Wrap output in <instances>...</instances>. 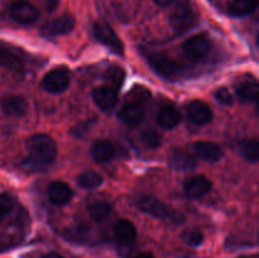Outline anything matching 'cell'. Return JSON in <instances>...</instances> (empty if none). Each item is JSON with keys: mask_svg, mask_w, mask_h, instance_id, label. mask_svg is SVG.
I'll use <instances>...</instances> for the list:
<instances>
[{"mask_svg": "<svg viewBox=\"0 0 259 258\" xmlns=\"http://www.w3.org/2000/svg\"><path fill=\"white\" fill-rule=\"evenodd\" d=\"M29 159L37 166H46L55 161L57 146L47 134H35L27 142Z\"/></svg>", "mask_w": 259, "mask_h": 258, "instance_id": "obj_1", "label": "cell"}, {"mask_svg": "<svg viewBox=\"0 0 259 258\" xmlns=\"http://www.w3.org/2000/svg\"><path fill=\"white\" fill-rule=\"evenodd\" d=\"M134 98L126 100V103L121 106L119 110V119L124 124L131 126H136L143 121L146 116V109H144V101L149 98V93L143 88H136L132 91ZM149 100V99H148Z\"/></svg>", "mask_w": 259, "mask_h": 258, "instance_id": "obj_2", "label": "cell"}, {"mask_svg": "<svg viewBox=\"0 0 259 258\" xmlns=\"http://www.w3.org/2000/svg\"><path fill=\"white\" fill-rule=\"evenodd\" d=\"M197 22V13L189 2H181L172 9L169 23L176 33H184L194 27Z\"/></svg>", "mask_w": 259, "mask_h": 258, "instance_id": "obj_3", "label": "cell"}, {"mask_svg": "<svg viewBox=\"0 0 259 258\" xmlns=\"http://www.w3.org/2000/svg\"><path fill=\"white\" fill-rule=\"evenodd\" d=\"M94 35H95L96 39L104 45L105 47H108L115 55L121 56L124 53V46L123 42L120 40V38L118 37V34L115 33V30L111 28V25L109 23L104 22V20H99L94 24L93 28Z\"/></svg>", "mask_w": 259, "mask_h": 258, "instance_id": "obj_4", "label": "cell"}, {"mask_svg": "<svg viewBox=\"0 0 259 258\" xmlns=\"http://www.w3.org/2000/svg\"><path fill=\"white\" fill-rule=\"evenodd\" d=\"M147 62L152 67V70L159 76L164 78H174L181 73V66L174 60V58L168 57L166 55H161V53H154V55L147 56Z\"/></svg>", "mask_w": 259, "mask_h": 258, "instance_id": "obj_5", "label": "cell"}, {"mask_svg": "<svg viewBox=\"0 0 259 258\" xmlns=\"http://www.w3.org/2000/svg\"><path fill=\"white\" fill-rule=\"evenodd\" d=\"M70 73L66 68H56L48 72L42 80V88L50 94L63 93L70 86Z\"/></svg>", "mask_w": 259, "mask_h": 258, "instance_id": "obj_6", "label": "cell"}, {"mask_svg": "<svg viewBox=\"0 0 259 258\" xmlns=\"http://www.w3.org/2000/svg\"><path fill=\"white\" fill-rule=\"evenodd\" d=\"M0 66L13 72H22L24 68L22 52L14 46L0 40Z\"/></svg>", "mask_w": 259, "mask_h": 258, "instance_id": "obj_7", "label": "cell"}, {"mask_svg": "<svg viewBox=\"0 0 259 258\" xmlns=\"http://www.w3.org/2000/svg\"><path fill=\"white\" fill-rule=\"evenodd\" d=\"M185 55L187 58L192 61H201L202 58L206 57L211 51V42L205 35H194L189 38L182 46Z\"/></svg>", "mask_w": 259, "mask_h": 258, "instance_id": "obj_8", "label": "cell"}, {"mask_svg": "<svg viewBox=\"0 0 259 258\" xmlns=\"http://www.w3.org/2000/svg\"><path fill=\"white\" fill-rule=\"evenodd\" d=\"M9 14L13 20L20 24H30L39 18V12L32 3L27 0H17L9 8Z\"/></svg>", "mask_w": 259, "mask_h": 258, "instance_id": "obj_9", "label": "cell"}, {"mask_svg": "<svg viewBox=\"0 0 259 258\" xmlns=\"http://www.w3.org/2000/svg\"><path fill=\"white\" fill-rule=\"evenodd\" d=\"M73 28H75V19H73V17L65 14L43 25L40 33L45 37H58V35L67 34Z\"/></svg>", "mask_w": 259, "mask_h": 258, "instance_id": "obj_10", "label": "cell"}, {"mask_svg": "<svg viewBox=\"0 0 259 258\" xmlns=\"http://www.w3.org/2000/svg\"><path fill=\"white\" fill-rule=\"evenodd\" d=\"M137 205L139 209L146 214L151 215L153 218H158V219H164L169 215V209L162 200L157 199L154 196H149V195H144V196L138 197L137 200Z\"/></svg>", "mask_w": 259, "mask_h": 258, "instance_id": "obj_11", "label": "cell"}, {"mask_svg": "<svg viewBox=\"0 0 259 258\" xmlns=\"http://www.w3.org/2000/svg\"><path fill=\"white\" fill-rule=\"evenodd\" d=\"M94 103L101 111H111L118 103V90L111 86H100L93 91Z\"/></svg>", "mask_w": 259, "mask_h": 258, "instance_id": "obj_12", "label": "cell"}, {"mask_svg": "<svg viewBox=\"0 0 259 258\" xmlns=\"http://www.w3.org/2000/svg\"><path fill=\"white\" fill-rule=\"evenodd\" d=\"M168 164L176 171H191L197 162L190 152L181 148H175L168 154Z\"/></svg>", "mask_w": 259, "mask_h": 258, "instance_id": "obj_13", "label": "cell"}, {"mask_svg": "<svg viewBox=\"0 0 259 258\" xmlns=\"http://www.w3.org/2000/svg\"><path fill=\"white\" fill-rule=\"evenodd\" d=\"M187 115L190 120L199 125H204L211 121L212 111L206 103L201 100H194L187 105Z\"/></svg>", "mask_w": 259, "mask_h": 258, "instance_id": "obj_14", "label": "cell"}, {"mask_svg": "<svg viewBox=\"0 0 259 258\" xmlns=\"http://www.w3.org/2000/svg\"><path fill=\"white\" fill-rule=\"evenodd\" d=\"M211 190V181L206 176H195L185 182V192L191 199H200L209 194Z\"/></svg>", "mask_w": 259, "mask_h": 258, "instance_id": "obj_15", "label": "cell"}, {"mask_svg": "<svg viewBox=\"0 0 259 258\" xmlns=\"http://www.w3.org/2000/svg\"><path fill=\"white\" fill-rule=\"evenodd\" d=\"M194 152L199 158L206 162H219L224 156L223 149L212 142H196L194 144Z\"/></svg>", "mask_w": 259, "mask_h": 258, "instance_id": "obj_16", "label": "cell"}, {"mask_svg": "<svg viewBox=\"0 0 259 258\" xmlns=\"http://www.w3.org/2000/svg\"><path fill=\"white\" fill-rule=\"evenodd\" d=\"M114 235L121 244H132L137 239V229L128 219H120L114 225Z\"/></svg>", "mask_w": 259, "mask_h": 258, "instance_id": "obj_17", "label": "cell"}, {"mask_svg": "<svg viewBox=\"0 0 259 258\" xmlns=\"http://www.w3.org/2000/svg\"><path fill=\"white\" fill-rule=\"evenodd\" d=\"M47 194L51 202L56 205H65L70 202L72 197V190L66 182L56 181L48 186Z\"/></svg>", "mask_w": 259, "mask_h": 258, "instance_id": "obj_18", "label": "cell"}, {"mask_svg": "<svg viewBox=\"0 0 259 258\" xmlns=\"http://www.w3.org/2000/svg\"><path fill=\"white\" fill-rule=\"evenodd\" d=\"M180 121H181V115L174 105L166 104L161 106L157 114V123L159 126L163 129H174L175 126L179 125Z\"/></svg>", "mask_w": 259, "mask_h": 258, "instance_id": "obj_19", "label": "cell"}, {"mask_svg": "<svg viewBox=\"0 0 259 258\" xmlns=\"http://www.w3.org/2000/svg\"><path fill=\"white\" fill-rule=\"evenodd\" d=\"M2 109L7 115L19 118L27 113L28 103L22 96H9L2 101Z\"/></svg>", "mask_w": 259, "mask_h": 258, "instance_id": "obj_20", "label": "cell"}, {"mask_svg": "<svg viewBox=\"0 0 259 258\" xmlns=\"http://www.w3.org/2000/svg\"><path fill=\"white\" fill-rule=\"evenodd\" d=\"M91 157L98 163L110 162L115 156V147L109 141H98L94 143L90 151Z\"/></svg>", "mask_w": 259, "mask_h": 258, "instance_id": "obj_21", "label": "cell"}, {"mask_svg": "<svg viewBox=\"0 0 259 258\" xmlns=\"http://www.w3.org/2000/svg\"><path fill=\"white\" fill-rule=\"evenodd\" d=\"M258 0H232L229 3V14L233 17H245L255 10Z\"/></svg>", "mask_w": 259, "mask_h": 258, "instance_id": "obj_22", "label": "cell"}, {"mask_svg": "<svg viewBox=\"0 0 259 258\" xmlns=\"http://www.w3.org/2000/svg\"><path fill=\"white\" fill-rule=\"evenodd\" d=\"M259 86L255 80L244 81L237 86V94L242 100L244 101H255L258 99Z\"/></svg>", "mask_w": 259, "mask_h": 258, "instance_id": "obj_23", "label": "cell"}, {"mask_svg": "<svg viewBox=\"0 0 259 258\" xmlns=\"http://www.w3.org/2000/svg\"><path fill=\"white\" fill-rule=\"evenodd\" d=\"M239 151L247 161L255 163L259 159V142L257 139H245L240 142Z\"/></svg>", "mask_w": 259, "mask_h": 258, "instance_id": "obj_24", "label": "cell"}, {"mask_svg": "<svg viewBox=\"0 0 259 258\" xmlns=\"http://www.w3.org/2000/svg\"><path fill=\"white\" fill-rule=\"evenodd\" d=\"M89 215L95 222H103L110 215L111 206L106 201H94L88 207Z\"/></svg>", "mask_w": 259, "mask_h": 258, "instance_id": "obj_25", "label": "cell"}, {"mask_svg": "<svg viewBox=\"0 0 259 258\" xmlns=\"http://www.w3.org/2000/svg\"><path fill=\"white\" fill-rule=\"evenodd\" d=\"M77 182L82 189H96L103 184V177L95 171H85L77 177Z\"/></svg>", "mask_w": 259, "mask_h": 258, "instance_id": "obj_26", "label": "cell"}, {"mask_svg": "<svg viewBox=\"0 0 259 258\" xmlns=\"http://www.w3.org/2000/svg\"><path fill=\"white\" fill-rule=\"evenodd\" d=\"M15 201L10 195L0 194V223L13 211Z\"/></svg>", "mask_w": 259, "mask_h": 258, "instance_id": "obj_27", "label": "cell"}, {"mask_svg": "<svg viewBox=\"0 0 259 258\" xmlns=\"http://www.w3.org/2000/svg\"><path fill=\"white\" fill-rule=\"evenodd\" d=\"M141 142L147 147V148H157L161 144V139H159L158 133H156L152 129L144 131L141 136Z\"/></svg>", "mask_w": 259, "mask_h": 258, "instance_id": "obj_28", "label": "cell"}, {"mask_svg": "<svg viewBox=\"0 0 259 258\" xmlns=\"http://www.w3.org/2000/svg\"><path fill=\"white\" fill-rule=\"evenodd\" d=\"M106 77H108L106 80L111 83V85L109 86H111V88L118 90L119 86H120L124 81V71L121 70L120 67H113L108 71Z\"/></svg>", "mask_w": 259, "mask_h": 258, "instance_id": "obj_29", "label": "cell"}, {"mask_svg": "<svg viewBox=\"0 0 259 258\" xmlns=\"http://www.w3.org/2000/svg\"><path fill=\"white\" fill-rule=\"evenodd\" d=\"M184 240L191 247H199L204 242V234L199 229L189 230L184 234Z\"/></svg>", "mask_w": 259, "mask_h": 258, "instance_id": "obj_30", "label": "cell"}, {"mask_svg": "<svg viewBox=\"0 0 259 258\" xmlns=\"http://www.w3.org/2000/svg\"><path fill=\"white\" fill-rule=\"evenodd\" d=\"M215 99L224 105H232L233 96L227 88H220L215 91Z\"/></svg>", "mask_w": 259, "mask_h": 258, "instance_id": "obj_31", "label": "cell"}, {"mask_svg": "<svg viewBox=\"0 0 259 258\" xmlns=\"http://www.w3.org/2000/svg\"><path fill=\"white\" fill-rule=\"evenodd\" d=\"M42 2L45 3L46 8H47L50 12H52V10L58 5V0H42Z\"/></svg>", "mask_w": 259, "mask_h": 258, "instance_id": "obj_32", "label": "cell"}, {"mask_svg": "<svg viewBox=\"0 0 259 258\" xmlns=\"http://www.w3.org/2000/svg\"><path fill=\"white\" fill-rule=\"evenodd\" d=\"M136 258H154V257H153V254H152V253L141 252V253H138V254L136 255Z\"/></svg>", "mask_w": 259, "mask_h": 258, "instance_id": "obj_33", "label": "cell"}, {"mask_svg": "<svg viewBox=\"0 0 259 258\" xmlns=\"http://www.w3.org/2000/svg\"><path fill=\"white\" fill-rule=\"evenodd\" d=\"M43 258H63V257L56 252H50V253H47L46 255H43Z\"/></svg>", "mask_w": 259, "mask_h": 258, "instance_id": "obj_34", "label": "cell"}, {"mask_svg": "<svg viewBox=\"0 0 259 258\" xmlns=\"http://www.w3.org/2000/svg\"><path fill=\"white\" fill-rule=\"evenodd\" d=\"M153 2L158 5H168V4H171L174 0H153Z\"/></svg>", "mask_w": 259, "mask_h": 258, "instance_id": "obj_35", "label": "cell"}, {"mask_svg": "<svg viewBox=\"0 0 259 258\" xmlns=\"http://www.w3.org/2000/svg\"><path fill=\"white\" fill-rule=\"evenodd\" d=\"M239 258H248V257H239Z\"/></svg>", "mask_w": 259, "mask_h": 258, "instance_id": "obj_36", "label": "cell"}]
</instances>
